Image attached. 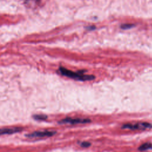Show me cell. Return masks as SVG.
<instances>
[{"mask_svg": "<svg viewBox=\"0 0 152 152\" xmlns=\"http://www.w3.org/2000/svg\"><path fill=\"white\" fill-rule=\"evenodd\" d=\"M150 148H152V144L149 142H147L140 145L138 148V150L141 151H144V150H147Z\"/></svg>", "mask_w": 152, "mask_h": 152, "instance_id": "cell-6", "label": "cell"}, {"mask_svg": "<svg viewBox=\"0 0 152 152\" xmlns=\"http://www.w3.org/2000/svg\"><path fill=\"white\" fill-rule=\"evenodd\" d=\"M33 117L36 120H45L47 119V116L44 115H35Z\"/></svg>", "mask_w": 152, "mask_h": 152, "instance_id": "cell-7", "label": "cell"}, {"mask_svg": "<svg viewBox=\"0 0 152 152\" xmlns=\"http://www.w3.org/2000/svg\"><path fill=\"white\" fill-rule=\"evenodd\" d=\"M134 26V25L132 24H122L121 26V27L122 29H129V28H131V27H132Z\"/></svg>", "mask_w": 152, "mask_h": 152, "instance_id": "cell-8", "label": "cell"}, {"mask_svg": "<svg viewBox=\"0 0 152 152\" xmlns=\"http://www.w3.org/2000/svg\"><path fill=\"white\" fill-rule=\"evenodd\" d=\"M56 134L55 131H35L29 134L26 135L27 137L29 138H37V137H51Z\"/></svg>", "mask_w": 152, "mask_h": 152, "instance_id": "cell-4", "label": "cell"}, {"mask_svg": "<svg viewBox=\"0 0 152 152\" xmlns=\"http://www.w3.org/2000/svg\"><path fill=\"white\" fill-rule=\"evenodd\" d=\"M59 72L67 77L78 80L80 81H87V80H92L95 78V77L92 75H85L83 74V71H78L77 72H73L71 70L67 69L64 67H60L59 68Z\"/></svg>", "mask_w": 152, "mask_h": 152, "instance_id": "cell-1", "label": "cell"}, {"mask_svg": "<svg viewBox=\"0 0 152 152\" xmlns=\"http://www.w3.org/2000/svg\"><path fill=\"white\" fill-rule=\"evenodd\" d=\"M152 126L150 123L147 122H140L136 124H125L122 126L123 129H145Z\"/></svg>", "mask_w": 152, "mask_h": 152, "instance_id": "cell-2", "label": "cell"}, {"mask_svg": "<svg viewBox=\"0 0 152 152\" xmlns=\"http://www.w3.org/2000/svg\"><path fill=\"white\" fill-rule=\"evenodd\" d=\"M80 145L83 147H88L91 145V144L89 142H82Z\"/></svg>", "mask_w": 152, "mask_h": 152, "instance_id": "cell-9", "label": "cell"}, {"mask_svg": "<svg viewBox=\"0 0 152 152\" xmlns=\"http://www.w3.org/2000/svg\"><path fill=\"white\" fill-rule=\"evenodd\" d=\"M22 130H23V128H19V127L0 128V135H5V134H12L18 132H20Z\"/></svg>", "mask_w": 152, "mask_h": 152, "instance_id": "cell-5", "label": "cell"}, {"mask_svg": "<svg viewBox=\"0 0 152 152\" xmlns=\"http://www.w3.org/2000/svg\"><path fill=\"white\" fill-rule=\"evenodd\" d=\"M91 121L89 119H82V118H66L60 121L59 124H86L90 122Z\"/></svg>", "mask_w": 152, "mask_h": 152, "instance_id": "cell-3", "label": "cell"}]
</instances>
